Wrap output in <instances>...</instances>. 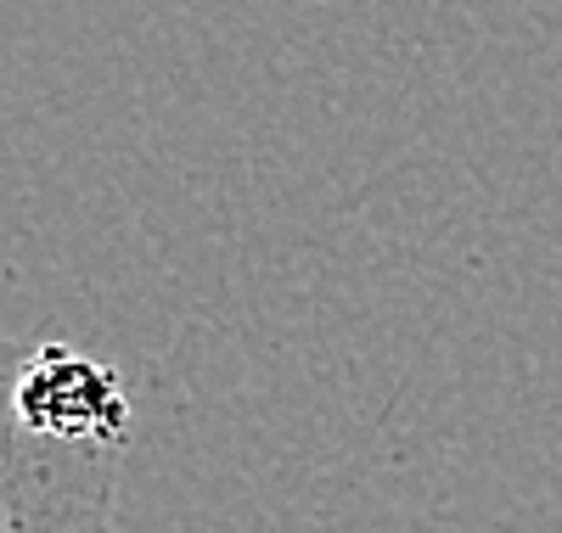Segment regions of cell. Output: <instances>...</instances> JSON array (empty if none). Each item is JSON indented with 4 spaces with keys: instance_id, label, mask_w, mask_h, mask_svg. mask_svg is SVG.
Wrapping results in <instances>:
<instances>
[{
    "instance_id": "cell-2",
    "label": "cell",
    "mask_w": 562,
    "mask_h": 533,
    "mask_svg": "<svg viewBox=\"0 0 562 533\" xmlns=\"http://www.w3.org/2000/svg\"><path fill=\"white\" fill-rule=\"evenodd\" d=\"M18 416L34 439L74 450H124L130 439V387L124 376L74 343H34L18 365Z\"/></svg>"
},
{
    "instance_id": "cell-1",
    "label": "cell",
    "mask_w": 562,
    "mask_h": 533,
    "mask_svg": "<svg viewBox=\"0 0 562 533\" xmlns=\"http://www.w3.org/2000/svg\"><path fill=\"white\" fill-rule=\"evenodd\" d=\"M23 354L0 337V533H119L124 450L34 439L18 416Z\"/></svg>"
}]
</instances>
